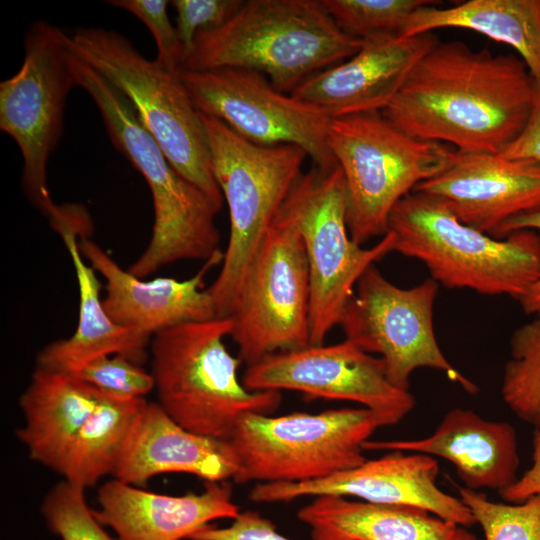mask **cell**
Returning <instances> with one entry per match:
<instances>
[{"instance_id": "1", "label": "cell", "mask_w": 540, "mask_h": 540, "mask_svg": "<svg viewBox=\"0 0 540 540\" xmlns=\"http://www.w3.org/2000/svg\"><path fill=\"white\" fill-rule=\"evenodd\" d=\"M533 97L534 78L520 57L439 42L380 113L411 137L500 154L523 131Z\"/></svg>"}, {"instance_id": "2", "label": "cell", "mask_w": 540, "mask_h": 540, "mask_svg": "<svg viewBox=\"0 0 540 540\" xmlns=\"http://www.w3.org/2000/svg\"><path fill=\"white\" fill-rule=\"evenodd\" d=\"M361 44L337 26L322 0H246L225 24L196 35L179 70H253L291 94Z\"/></svg>"}, {"instance_id": "3", "label": "cell", "mask_w": 540, "mask_h": 540, "mask_svg": "<svg viewBox=\"0 0 540 540\" xmlns=\"http://www.w3.org/2000/svg\"><path fill=\"white\" fill-rule=\"evenodd\" d=\"M70 65L77 86L96 104L111 142L142 174L151 191V239L127 270L143 279L175 261H207L219 253L215 217L220 209L176 171L118 89L72 50Z\"/></svg>"}, {"instance_id": "4", "label": "cell", "mask_w": 540, "mask_h": 540, "mask_svg": "<svg viewBox=\"0 0 540 540\" xmlns=\"http://www.w3.org/2000/svg\"><path fill=\"white\" fill-rule=\"evenodd\" d=\"M393 252L422 262L450 289L519 301L540 279V234L518 230L495 238L462 223L439 198L412 191L393 208Z\"/></svg>"}, {"instance_id": "5", "label": "cell", "mask_w": 540, "mask_h": 540, "mask_svg": "<svg viewBox=\"0 0 540 540\" xmlns=\"http://www.w3.org/2000/svg\"><path fill=\"white\" fill-rule=\"evenodd\" d=\"M230 317L187 322L151 341V374L158 404L178 424L197 434L228 439L248 414L277 410L279 391H253L238 378L241 363L226 348Z\"/></svg>"}, {"instance_id": "6", "label": "cell", "mask_w": 540, "mask_h": 540, "mask_svg": "<svg viewBox=\"0 0 540 540\" xmlns=\"http://www.w3.org/2000/svg\"><path fill=\"white\" fill-rule=\"evenodd\" d=\"M201 114V113H200ZM215 180L227 202L230 235L220 272L207 288L218 317H229L249 265L292 187L306 152L294 145L253 143L201 114Z\"/></svg>"}, {"instance_id": "7", "label": "cell", "mask_w": 540, "mask_h": 540, "mask_svg": "<svg viewBox=\"0 0 540 540\" xmlns=\"http://www.w3.org/2000/svg\"><path fill=\"white\" fill-rule=\"evenodd\" d=\"M72 51L132 104L169 162L219 208L224 198L215 180L200 112L179 71L145 58L121 33L87 27L69 35Z\"/></svg>"}, {"instance_id": "8", "label": "cell", "mask_w": 540, "mask_h": 540, "mask_svg": "<svg viewBox=\"0 0 540 540\" xmlns=\"http://www.w3.org/2000/svg\"><path fill=\"white\" fill-rule=\"evenodd\" d=\"M327 143L345 182L349 234L359 245L384 236L396 204L443 171L455 152L403 133L380 112L331 118Z\"/></svg>"}, {"instance_id": "9", "label": "cell", "mask_w": 540, "mask_h": 540, "mask_svg": "<svg viewBox=\"0 0 540 540\" xmlns=\"http://www.w3.org/2000/svg\"><path fill=\"white\" fill-rule=\"evenodd\" d=\"M381 427L364 407L283 416L248 414L228 437L237 483H303L361 465L363 444Z\"/></svg>"}, {"instance_id": "10", "label": "cell", "mask_w": 540, "mask_h": 540, "mask_svg": "<svg viewBox=\"0 0 540 540\" xmlns=\"http://www.w3.org/2000/svg\"><path fill=\"white\" fill-rule=\"evenodd\" d=\"M345 182L339 166H312L288 194L279 213L301 235L310 278V344L320 345L338 325L363 273L393 252L388 231L371 247L354 242L346 217Z\"/></svg>"}, {"instance_id": "11", "label": "cell", "mask_w": 540, "mask_h": 540, "mask_svg": "<svg viewBox=\"0 0 540 540\" xmlns=\"http://www.w3.org/2000/svg\"><path fill=\"white\" fill-rule=\"evenodd\" d=\"M20 69L0 83V129L17 143L23 158L22 186L51 222L64 208L52 201L47 161L63 129L66 98L74 86L69 35L45 20L27 29Z\"/></svg>"}, {"instance_id": "12", "label": "cell", "mask_w": 540, "mask_h": 540, "mask_svg": "<svg viewBox=\"0 0 540 540\" xmlns=\"http://www.w3.org/2000/svg\"><path fill=\"white\" fill-rule=\"evenodd\" d=\"M438 290L431 277L400 288L374 264L360 277L338 326L346 340L384 361L388 379L399 389L409 391L413 372L431 368L476 394L478 387L448 361L437 342L433 311Z\"/></svg>"}, {"instance_id": "13", "label": "cell", "mask_w": 540, "mask_h": 540, "mask_svg": "<svg viewBox=\"0 0 540 540\" xmlns=\"http://www.w3.org/2000/svg\"><path fill=\"white\" fill-rule=\"evenodd\" d=\"M310 278L295 225L278 213L259 245L229 317L247 366L310 344Z\"/></svg>"}, {"instance_id": "14", "label": "cell", "mask_w": 540, "mask_h": 540, "mask_svg": "<svg viewBox=\"0 0 540 540\" xmlns=\"http://www.w3.org/2000/svg\"><path fill=\"white\" fill-rule=\"evenodd\" d=\"M197 110L243 138L266 146L294 145L313 166H337L328 143L331 118L319 108L276 89L262 73L242 68L179 70Z\"/></svg>"}, {"instance_id": "15", "label": "cell", "mask_w": 540, "mask_h": 540, "mask_svg": "<svg viewBox=\"0 0 540 540\" xmlns=\"http://www.w3.org/2000/svg\"><path fill=\"white\" fill-rule=\"evenodd\" d=\"M241 380L253 391L292 390L358 403L375 414L381 427L399 423L416 405L410 391L390 382L380 357L346 339L270 354L247 366Z\"/></svg>"}, {"instance_id": "16", "label": "cell", "mask_w": 540, "mask_h": 540, "mask_svg": "<svg viewBox=\"0 0 540 540\" xmlns=\"http://www.w3.org/2000/svg\"><path fill=\"white\" fill-rule=\"evenodd\" d=\"M437 460L429 455L390 450L386 455L327 478L303 483H257L249 493L259 503L286 502L303 496L337 495L387 505L425 509L470 527L476 520L461 501L436 484Z\"/></svg>"}, {"instance_id": "17", "label": "cell", "mask_w": 540, "mask_h": 540, "mask_svg": "<svg viewBox=\"0 0 540 540\" xmlns=\"http://www.w3.org/2000/svg\"><path fill=\"white\" fill-rule=\"evenodd\" d=\"M413 191L439 198L462 223L496 238L506 222L540 209V164L455 150L443 171Z\"/></svg>"}, {"instance_id": "18", "label": "cell", "mask_w": 540, "mask_h": 540, "mask_svg": "<svg viewBox=\"0 0 540 540\" xmlns=\"http://www.w3.org/2000/svg\"><path fill=\"white\" fill-rule=\"evenodd\" d=\"M438 43L433 32L369 36L353 56L309 77L291 94L330 118L381 112Z\"/></svg>"}, {"instance_id": "19", "label": "cell", "mask_w": 540, "mask_h": 540, "mask_svg": "<svg viewBox=\"0 0 540 540\" xmlns=\"http://www.w3.org/2000/svg\"><path fill=\"white\" fill-rule=\"evenodd\" d=\"M79 249L106 285L103 305L118 325L150 339L176 325L218 317L203 280L210 268L223 261L217 253L190 279L159 277L149 281L122 269L111 256L86 235L79 236Z\"/></svg>"}, {"instance_id": "20", "label": "cell", "mask_w": 540, "mask_h": 540, "mask_svg": "<svg viewBox=\"0 0 540 540\" xmlns=\"http://www.w3.org/2000/svg\"><path fill=\"white\" fill-rule=\"evenodd\" d=\"M201 493L173 496L141 489L118 479L105 482L97 494V520L118 540H188L218 519H235L239 507L224 482H205Z\"/></svg>"}, {"instance_id": "21", "label": "cell", "mask_w": 540, "mask_h": 540, "mask_svg": "<svg viewBox=\"0 0 540 540\" xmlns=\"http://www.w3.org/2000/svg\"><path fill=\"white\" fill-rule=\"evenodd\" d=\"M239 472L227 439L194 433L172 419L155 402H146L125 442L113 476L145 485L163 473H187L205 482H224Z\"/></svg>"}, {"instance_id": "22", "label": "cell", "mask_w": 540, "mask_h": 540, "mask_svg": "<svg viewBox=\"0 0 540 540\" xmlns=\"http://www.w3.org/2000/svg\"><path fill=\"white\" fill-rule=\"evenodd\" d=\"M364 450H401L450 461L464 487L496 490L514 484L520 465L515 428L490 421L470 409L448 411L428 437L413 440L366 441Z\"/></svg>"}, {"instance_id": "23", "label": "cell", "mask_w": 540, "mask_h": 540, "mask_svg": "<svg viewBox=\"0 0 540 540\" xmlns=\"http://www.w3.org/2000/svg\"><path fill=\"white\" fill-rule=\"evenodd\" d=\"M85 226L72 220L56 226L70 255L79 289V319L74 334L47 345L37 357L39 368L76 375L92 360L105 355H122L142 365L147 358V339L116 324L100 297L101 285L94 268L79 249Z\"/></svg>"}, {"instance_id": "24", "label": "cell", "mask_w": 540, "mask_h": 540, "mask_svg": "<svg viewBox=\"0 0 540 540\" xmlns=\"http://www.w3.org/2000/svg\"><path fill=\"white\" fill-rule=\"evenodd\" d=\"M312 540H477L468 527L425 509L322 495L298 511Z\"/></svg>"}, {"instance_id": "25", "label": "cell", "mask_w": 540, "mask_h": 540, "mask_svg": "<svg viewBox=\"0 0 540 540\" xmlns=\"http://www.w3.org/2000/svg\"><path fill=\"white\" fill-rule=\"evenodd\" d=\"M101 391L78 376L36 367L20 397L24 425L16 431L29 457L60 473Z\"/></svg>"}, {"instance_id": "26", "label": "cell", "mask_w": 540, "mask_h": 540, "mask_svg": "<svg viewBox=\"0 0 540 540\" xmlns=\"http://www.w3.org/2000/svg\"><path fill=\"white\" fill-rule=\"evenodd\" d=\"M462 28L514 48L540 82V0H469L448 8L425 6L412 13L402 36Z\"/></svg>"}, {"instance_id": "27", "label": "cell", "mask_w": 540, "mask_h": 540, "mask_svg": "<svg viewBox=\"0 0 540 540\" xmlns=\"http://www.w3.org/2000/svg\"><path fill=\"white\" fill-rule=\"evenodd\" d=\"M99 390V389H98ZM101 391V390H100ZM145 398L101 391L98 404L79 430L60 474L83 489L114 473Z\"/></svg>"}, {"instance_id": "28", "label": "cell", "mask_w": 540, "mask_h": 540, "mask_svg": "<svg viewBox=\"0 0 540 540\" xmlns=\"http://www.w3.org/2000/svg\"><path fill=\"white\" fill-rule=\"evenodd\" d=\"M501 396L517 418L540 425V312L512 333Z\"/></svg>"}, {"instance_id": "29", "label": "cell", "mask_w": 540, "mask_h": 540, "mask_svg": "<svg viewBox=\"0 0 540 540\" xmlns=\"http://www.w3.org/2000/svg\"><path fill=\"white\" fill-rule=\"evenodd\" d=\"M461 501L481 526L484 540H540V494L520 503L494 502L456 484Z\"/></svg>"}, {"instance_id": "30", "label": "cell", "mask_w": 540, "mask_h": 540, "mask_svg": "<svg viewBox=\"0 0 540 540\" xmlns=\"http://www.w3.org/2000/svg\"><path fill=\"white\" fill-rule=\"evenodd\" d=\"M337 26L346 34L364 39L372 35L401 34L408 17L438 0H322Z\"/></svg>"}, {"instance_id": "31", "label": "cell", "mask_w": 540, "mask_h": 540, "mask_svg": "<svg viewBox=\"0 0 540 540\" xmlns=\"http://www.w3.org/2000/svg\"><path fill=\"white\" fill-rule=\"evenodd\" d=\"M41 513L61 540H118L112 538L87 504L85 489L64 480L45 496Z\"/></svg>"}, {"instance_id": "32", "label": "cell", "mask_w": 540, "mask_h": 540, "mask_svg": "<svg viewBox=\"0 0 540 540\" xmlns=\"http://www.w3.org/2000/svg\"><path fill=\"white\" fill-rule=\"evenodd\" d=\"M76 376L103 392L128 398H144L155 389L151 372L122 355L98 357Z\"/></svg>"}, {"instance_id": "33", "label": "cell", "mask_w": 540, "mask_h": 540, "mask_svg": "<svg viewBox=\"0 0 540 540\" xmlns=\"http://www.w3.org/2000/svg\"><path fill=\"white\" fill-rule=\"evenodd\" d=\"M108 3L126 10L140 19L151 32L156 46V61L164 68L178 72L183 60V49L176 27L168 17L165 0H110Z\"/></svg>"}, {"instance_id": "34", "label": "cell", "mask_w": 540, "mask_h": 540, "mask_svg": "<svg viewBox=\"0 0 540 540\" xmlns=\"http://www.w3.org/2000/svg\"><path fill=\"white\" fill-rule=\"evenodd\" d=\"M243 2L244 0L172 1L171 4L176 11V30L183 49V60L190 52L199 32L225 24Z\"/></svg>"}, {"instance_id": "35", "label": "cell", "mask_w": 540, "mask_h": 540, "mask_svg": "<svg viewBox=\"0 0 540 540\" xmlns=\"http://www.w3.org/2000/svg\"><path fill=\"white\" fill-rule=\"evenodd\" d=\"M500 155L540 164V82L534 80L532 109L523 131Z\"/></svg>"}, {"instance_id": "36", "label": "cell", "mask_w": 540, "mask_h": 540, "mask_svg": "<svg viewBox=\"0 0 540 540\" xmlns=\"http://www.w3.org/2000/svg\"><path fill=\"white\" fill-rule=\"evenodd\" d=\"M532 465L511 486L499 492L508 503H520L540 494V425L533 431Z\"/></svg>"}, {"instance_id": "37", "label": "cell", "mask_w": 540, "mask_h": 540, "mask_svg": "<svg viewBox=\"0 0 540 540\" xmlns=\"http://www.w3.org/2000/svg\"><path fill=\"white\" fill-rule=\"evenodd\" d=\"M518 230L540 231V209L511 219L498 231L496 238H504ZM526 314L534 315L540 312V279L518 301Z\"/></svg>"}]
</instances>
